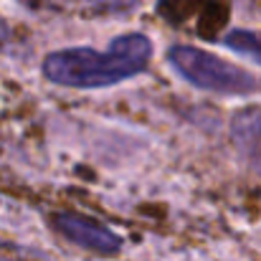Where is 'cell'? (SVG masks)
I'll use <instances>...</instances> for the list:
<instances>
[{
	"instance_id": "3",
	"label": "cell",
	"mask_w": 261,
	"mask_h": 261,
	"mask_svg": "<svg viewBox=\"0 0 261 261\" xmlns=\"http://www.w3.org/2000/svg\"><path fill=\"white\" fill-rule=\"evenodd\" d=\"M54 228L66 241L76 244L84 251L99 254V256H112V254H117L122 249V239L114 231H109L107 226L91 221L87 216L59 213V216H54Z\"/></svg>"
},
{
	"instance_id": "6",
	"label": "cell",
	"mask_w": 261,
	"mask_h": 261,
	"mask_svg": "<svg viewBox=\"0 0 261 261\" xmlns=\"http://www.w3.org/2000/svg\"><path fill=\"white\" fill-rule=\"evenodd\" d=\"M223 43H226V48H231V51H236V54L256 61L261 66V33L259 31H244V28L231 31L223 38Z\"/></svg>"
},
{
	"instance_id": "7",
	"label": "cell",
	"mask_w": 261,
	"mask_h": 261,
	"mask_svg": "<svg viewBox=\"0 0 261 261\" xmlns=\"http://www.w3.org/2000/svg\"><path fill=\"white\" fill-rule=\"evenodd\" d=\"M8 41H10V28H8V23L0 18V48H3Z\"/></svg>"
},
{
	"instance_id": "1",
	"label": "cell",
	"mask_w": 261,
	"mask_h": 261,
	"mask_svg": "<svg viewBox=\"0 0 261 261\" xmlns=\"http://www.w3.org/2000/svg\"><path fill=\"white\" fill-rule=\"evenodd\" d=\"M152 56V43L142 33L117 36L107 51L96 48H64L54 51L43 61L48 82L71 89L112 87L140 74Z\"/></svg>"
},
{
	"instance_id": "5",
	"label": "cell",
	"mask_w": 261,
	"mask_h": 261,
	"mask_svg": "<svg viewBox=\"0 0 261 261\" xmlns=\"http://www.w3.org/2000/svg\"><path fill=\"white\" fill-rule=\"evenodd\" d=\"M41 8L76 10L82 15H117L135 8V0H31Z\"/></svg>"
},
{
	"instance_id": "2",
	"label": "cell",
	"mask_w": 261,
	"mask_h": 261,
	"mask_svg": "<svg viewBox=\"0 0 261 261\" xmlns=\"http://www.w3.org/2000/svg\"><path fill=\"white\" fill-rule=\"evenodd\" d=\"M168 61L188 84L205 89V91L251 94L259 89V82L249 71H244L203 48H195V46H173L168 51Z\"/></svg>"
},
{
	"instance_id": "8",
	"label": "cell",
	"mask_w": 261,
	"mask_h": 261,
	"mask_svg": "<svg viewBox=\"0 0 261 261\" xmlns=\"http://www.w3.org/2000/svg\"><path fill=\"white\" fill-rule=\"evenodd\" d=\"M0 261H25V259H20V256H15V254H10V251L0 249Z\"/></svg>"
},
{
	"instance_id": "4",
	"label": "cell",
	"mask_w": 261,
	"mask_h": 261,
	"mask_svg": "<svg viewBox=\"0 0 261 261\" xmlns=\"http://www.w3.org/2000/svg\"><path fill=\"white\" fill-rule=\"evenodd\" d=\"M231 137L239 158L261 175V107H249L233 114Z\"/></svg>"
}]
</instances>
